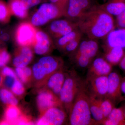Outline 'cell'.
<instances>
[{
	"label": "cell",
	"mask_w": 125,
	"mask_h": 125,
	"mask_svg": "<svg viewBox=\"0 0 125 125\" xmlns=\"http://www.w3.org/2000/svg\"><path fill=\"white\" fill-rule=\"evenodd\" d=\"M0 38L2 41H7L9 39V36L8 34H3L0 37Z\"/></svg>",
	"instance_id": "ab89813d"
},
{
	"label": "cell",
	"mask_w": 125,
	"mask_h": 125,
	"mask_svg": "<svg viewBox=\"0 0 125 125\" xmlns=\"http://www.w3.org/2000/svg\"><path fill=\"white\" fill-rule=\"evenodd\" d=\"M27 10L40 4L42 0H22Z\"/></svg>",
	"instance_id": "836d02e7"
},
{
	"label": "cell",
	"mask_w": 125,
	"mask_h": 125,
	"mask_svg": "<svg viewBox=\"0 0 125 125\" xmlns=\"http://www.w3.org/2000/svg\"><path fill=\"white\" fill-rule=\"evenodd\" d=\"M89 94L90 106L92 118L97 125H101L104 119L102 111L100 107L97 98Z\"/></svg>",
	"instance_id": "7402d4cb"
},
{
	"label": "cell",
	"mask_w": 125,
	"mask_h": 125,
	"mask_svg": "<svg viewBox=\"0 0 125 125\" xmlns=\"http://www.w3.org/2000/svg\"><path fill=\"white\" fill-rule=\"evenodd\" d=\"M85 82L90 93L97 98L106 97L108 86V76L87 78Z\"/></svg>",
	"instance_id": "8fae6325"
},
{
	"label": "cell",
	"mask_w": 125,
	"mask_h": 125,
	"mask_svg": "<svg viewBox=\"0 0 125 125\" xmlns=\"http://www.w3.org/2000/svg\"><path fill=\"white\" fill-rule=\"evenodd\" d=\"M100 6L111 15L117 16L125 9V0H107Z\"/></svg>",
	"instance_id": "ffe728a7"
},
{
	"label": "cell",
	"mask_w": 125,
	"mask_h": 125,
	"mask_svg": "<svg viewBox=\"0 0 125 125\" xmlns=\"http://www.w3.org/2000/svg\"><path fill=\"white\" fill-rule=\"evenodd\" d=\"M83 35L79 36L69 43L62 49L65 54H71L74 52L78 48L82 40Z\"/></svg>",
	"instance_id": "f1b7e54d"
},
{
	"label": "cell",
	"mask_w": 125,
	"mask_h": 125,
	"mask_svg": "<svg viewBox=\"0 0 125 125\" xmlns=\"http://www.w3.org/2000/svg\"><path fill=\"white\" fill-rule=\"evenodd\" d=\"M63 16L58 7L51 2L42 4L32 16L31 23L35 26L46 24L50 21L55 19Z\"/></svg>",
	"instance_id": "8992f818"
},
{
	"label": "cell",
	"mask_w": 125,
	"mask_h": 125,
	"mask_svg": "<svg viewBox=\"0 0 125 125\" xmlns=\"http://www.w3.org/2000/svg\"><path fill=\"white\" fill-rule=\"evenodd\" d=\"M2 73L5 76H10L15 79L18 78L15 72L9 67H4L2 70Z\"/></svg>",
	"instance_id": "e575fe53"
},
{
	"label": "cell",
	"mask_w": 125,
	"mask_h": 125,
	"mask_svg": "<svg viewBox=\"0 0 125 125\" xmlns=\"http://www.w3.org/2000/svg\"><path fill=\"white\" fill-rule=\"evenodd\" d=\"M108 86L106 97L115 105L124 99L121 89L122 79L118 73L112 72L108 75Z\"/></svg>",
	"instance_id": "30bf717a"
},
{
	"label": "cell",
	"mask_w": 125,
	"mask_h": 125,
	"mask_svg": "<svg viewBox=\"0 0 125 125\" xmlns=\"http://www.w3.org/2000/svg\"><path fill=\"white\" fill-rule=\"evenodd\" d=\"M33 57V53L28 46L22 47L19 53L13 60V64L16 67H23L27 66L31 62Z\"/></svg>",
	"instance_id": "d6986e66"
},
{
	"label": "cell",
	"mask_w": 125,
	"mask_h": 125,
	"mask_svg": "<svg viewBox=\"0 0 125 125\" xmlns=\"http://www.w3.org/2000/svg\"><path fill=\"white\" fill-rule=\"evenodd\" d=\"M99 50V45L96 40L88 39L82 40L77 49L71 54V56L76 65L81 68H88Z\"/></svg>",
	"instance_id": "277c9868"
},
{
	"label": "cell",
	"mask_w": 125,
	"mask_h": 125,
	"mask_svg": "<svg viewBox=\"0 0 125 125\" xmlns=\"http://www.w3.org/2000/svg\"><path fill=\"white\" fill-rule=\"evenodd\" d=\"M102 0L103 1L104 3V2H106L107 0Z\"/></svg>",
	"instance_id": "b9f144b4"
},
{
	"label": "cell",
	"mask_w": 125,
	"mask_h": 125,
	"mask_svg": "<svg viewBox=\"0 0 125 125\" xmlns=\"http://www.w3.org/2000/svg\"><path fill=\"white\" fill-rule=\"evenodd\" d=\"M6 78L5 80V84L7 87L10 88L12 85H13L15 80L17 79V78L15 79V78L10 77V76H6Z\"/></svg>",
	"instance_id": "8d00e7d4"
},
{
	"label": "cell",
	"mask_w": 125,
	"mask_h": 125,
	"mask_svg": "<svg viewBox=\"0 0 125 125\" xmlns=\"http://www.w3.org/2000/svg\"><path fill=\"white\" fill-rule=\"evenodd\" d=\"M77 28L76 22L67 19L53 21L50 24L49 27L50 32L56 39Z\"/></svg>",
	"instance_id": "7c38bea8"
},
{
	"label": "cell",
	"mask_w": 125,
	"mask_h": 125,
	"mask_svg": "<svg viewBox=\"0 0 125 125\" xmlns=\"http://www.w3.org/2000/svg\"><path fill=\"white\" fill-rule=\"evenodd\" d=\"M37 103L41 115L47 109L54 107L64 108L59 97L46 88L39 92L37 97Z\"/></svg>",
	"instance_id": "9c48e42d"
},
{
	"label": "cell",
	"mask_w": 125,
	"mask_h": 125,
	"mask_svg": "<svg viewBox=\"0 0 125 125\" xmlns=\"http://www.w3.org/2000/svg\"><path fill=\"white\" fill-rule=\"evenodd\" d=\"M36 42L34 48V52L38 55H43L50 51L52 46L51 40L46 33L42 31L36 32Z\"/></svg>",
	"instance_id": "e0dca14e"
},
{
	"label": "cell",
	"mask_w": 125,
	"mask_h": 125,
	"mask_svg": "<svg viewBox=\"0 0 125 125\" xmlns=\"http://www.w3.org/2000/svg\"><path fill=\"white\" fill-rule=\"evenodd\" d=\"M64 108H51L41 115L36 124L39 125H61L65 123L67 114Z\"/></svg>",
	"instance_id": "ba28073f"
},
{
	"label": "cell",
	"mask_w": 125,
	"mask_h": 125,
	"mask_svg": "<svg viewBox=\"0 0 125 125\" xmlns=\"http://www.w3.org/2000/svg\"><path fill=\"white\" fill-rule=\"evenodd\" d=\"M116 24L118 28H125V9L121 13L116 16Z\"/></svg>",
	"instance_id": "d6a6232c"
},
{
	"label": "cell",
	"mask_w": 125,
	"mask_h": 125,
	"mask_svg": "<svg viewBox=\"0 0 125 125\" xmlns=\"http://www.w3.org/2000/svg\"><path fill=\"white\" fill-rule=\"evenodd\" d=\"M10 89L12 93L17 96H21L25 92V88L22 83L18 78L15 80Z\"/></svg>",
	"instance_id": "f546056e"
},
{
	"label": "cell",
	"mask_w": 125,
	"mask_h": 125,
	"mask_svg": "<svg viewBox=\"0 0 125 125\" xmlns=\"http://www.w3.org/2000/svg\"><path fill=\"white\" fill-rule=\"evenodd\" d=\"M7 15V10L4 4L0 1V21L5 19Z\"/></svg>",
	"instance_id": "d590c367"
},
{
	"label": "cell",
	"mask_w": 125,
	"mask_h": 125,
	"mask_svg": "<svg viewBox=\"0 0 125 125\" xmlns=\"http://www.w3.org/2000/svg\"><path fill=\"white\" fill-rule=\"evenodd\" d=\"M50 2L55 5L62 11L64 16V13L67 7L69 0H49Z\"/></svg>",
	"instance_id": "4dcf8cb0"
},
{
	"label": "cell",
	"mask_w": 125,
	"mask_h": 125,
	"mask_svg": "<svg viewBox=\"0 0 125 125\" xmlns=\"http://www.w3.org/2000/svg\"><path fill=\"white\" fill-rule=\"evenodd\" d=\"M123 108V111H124V116H125V107Z\"/></svg>",
	"instance_id": "60d3db41"
},
{
	"label": "cell",
	"mask_w": 125,
	"mask_h": 125,
	"mask_svg": "<svg viewBox=\"0 0 125 125\" xmlns=\"http://www.w3.org/2000/svg\"><path fill=\"white\" fill-rule=\"evenodd\" d=\"M75 22L83 35L96 40L105 38L115 27L113 16L97 4L81 16Z\"/></svg>",
	"instance_id": "6da1fadb"
},
{
	"label": "cell",
	"mask_w": 125,
	"mask_h": 125,
	"mask_svg": "<svg viewBox=\"0 0 125 125\" xmlns=\"http://www.w3.org/2000/svg\"><path fill=\"white\" fill-rule=\"evenodd\" d=\"M101 125H125V118L123 108L114 107L108 116L103 121Z\"/></svg>",
	"instance_id": "44dd1931"
},
{
	"label": "cell",
	"mask_w": 125,
	"mask_h": 125,
	"mask_svg": "<svg viewBox=\"0 0 125 125\" xmlns=\"http://www.w3.org/2000/svg\"><path fill=\"white\" fill-rule=\"evenodd\" d=\"M119 66L122 70L125 71V52L123 58L119 64Z\"/></svg>",
	"instance_id": "74e56055"
},
{
	"label": "cell",
	"mask_w": 125,
	"mask_h": 125,
	"mask_svg": "<svg viewBox=\"0 0 125 125\" xmlns=\"http://www.w3.org/2000/svg\"><path fill=\"white\" fill-rule=\"evenodd\" d=\"M97 99L105 119L108 116L112 110L115 107V105L106 97L102 98H97Z\"/></svg>",
	"instance_id": "83f0119b"
},
{
	"label": "cell",
	"mask_w": 125,
	"mask_h": 125,
	"mask_svg": "<svg viewBox=\"0 0 125 125\" xmlns=\"http://www.w3.org/2000/svg\"><path fill=\"white\" fill-rule=\"evenodd\" d=\"M83 80L75 71L66 73L64 84L59 97L65 109L69 114Z\"/></svg>",
	"instance_id": "5b68a950"
},
{
	"label": "cell",
	"mask_w": 125,
	"mask_h": 125,
	"mask_svg": "<svg viewBox=\"0 0 125 125\" xmlns=\"http://www.w3.org/2000/svg\"><path fill=\"white\" fill-rule=\"evenodd\" d=\"M63 66L62 58L52 56L43 57L33 66V76L38 86L44 85L52 74Z\"/></svg>",
	"instance_id": "3957f363"
},
{
	"label": "cell",
	"mask_w": 125,
	"mask_h": 125,
	"mask_svg": "<svg viewBox=\"0 0 125 125\" xmlns=\"http://www.w3.org/2000/svg\"><path fill=\"white\" fill-rule=\"evenodd\" d=\"M6 117L9 121L16 124L21 116V112L16 105H10L6 112Z\"/></svg>",
	"instance_id": "484cf974"
},
{
	"label": "cell",
	"mask_w": 125,
	"mask_h": 125,
	"mask_svg": "<svg viewBox=\"0 0 125 125\" xmlns=\"http://www.w3.org/2000/svg\"><path fill=\"white\" fill-rule=\"evenodd\" d=\"M10 3L11 10L16 16L21 18L26 17L28 10L22 0H11Z\"/></svg>",
	"instance_id": "cb8c5ba5"
},
{
	"label": "cell",
	"mask_w": 125,
	"mask_h": 125,
	"mask_svg": "<svg viewBox=\"0 0 125 125\" xmlns=\"http://www.w3.org/2000/svg\"><path fill=\"white\" fill-rule=\"evenodd\" d=\"M64 67L61 68L52 75L47 80L45 85L46 88L51 91L59 97L65 78Z\"/></svg>",
	"instance_id": "9a60e30c"
},
{
	"label": "cell",
	"mask_w": 125,
	"mask_h": 125,
	"mask_svg": "<svg viewBox=\"0 0 125 125\" xmlns=\"http://www.w3.org/2000/svg\"><path fill=\"white\" fill-rule=\"evenodd\" d=\"M15 72L20 80L24 83L29 82L33 76L32 70L27 66L16 67Z\"/></svg>",
	"instance_id": "d4e9b609"
},
{
	"label": "cell",
	"mask_w": 125,
	"mask_h": 125,
	"mask_svg": "<svg viewBox=\"0 0 125 125\" xmlns=\"http://www.w3.org/2000/svg\"><path fill=\"white\" fill-rule=\"evenodd\" d=\"M96 4L94 0H69L64 16L75 22L80 17Z\"/></svg>",
	"instance_id": "52a82bcc"
},
{
	"label": "cell",
	"mask_w": 125,
	"mask_h": 125,
	"mask_svg": "<svg viewBox=\"0 0 125 125\" xmlns=\"http://www.w3.org/2000/svg\"><path fill=\"white\" fill-rule=\"evenodd\" d=\"M0 99L2 102L9 105H17L18 101L10 91L6 89L0 90Z\"/></svg>",
	"instance_id": "4316f807"
},
{
	"label": "cell",
	"mask_w": 125,
	"mask_h": 125,
	"mask_svg": "<svg viewBox=\"0 0 125 125\" xmlns=\"http://www.w3.org/2000/svg\"><path fill=\"white\" fill-rule=\"evenodd\" d=\"M121 89L122 94H123L125 97V78L122 79Z\"/></svg>",
	"instance_id": "f35d334b"
},
{
	"label": "cell",
	"mask_w": 125,
	"mask_h": 125,
	"mask_svg": "<svg viewBox=\"0 0 125 125\" xmlns=\"http://www.w3.org/2000/svg\"><path fill=\"white\" fill-rule=\"evenodd\" d=\"M69 114L70 125H97L91 115L89 92L85 81H82Z\"/></svg>",
	"instance_id": "7a4b0ae2"
},
{
	"label": "cell",
	"mask_w": 125,
	"mask_h": 125,
	"mask_svg": "<svg viewBox=\"0 0 125 125\" xmlns=\"http://www.w3.org/2000/svg\"><path fill=\"white\" fill-rule=\"evenodd\" d=\"M82 35H83V33L79 29H76L69 33L56 39V46L58 49L62 51L65 46L71 41Z\"/></svg>",
	"instance_id": "603a6c76"
},
{
	"label": "cell",
	"mask_w": 125,
	"mask_h": 125,
	"mask_svg": "<svg viewBox=\"0 0 125 125\" xmlns=\"http://www.w3.org/2000/svg\"><path fill=\"white\" fill-rule=\"evenodd\" d=\"M10 59V56L7 51H2L0 52V67H3L7 64Z\"/></svg>",
	"instance_id": "1f68e13d"
},
{
	"label": "cell",
	"mask_w": 125,
	"mask_h": 125,
	"mask_svg": "<svg viewBox=\"0 0 125 125\" xmlns=\"http://www.w3.org/2000/svg\"><path fill=\"white\" fill-rule=\"evenodd\" d=\"M106 38L105 47H118L125 48V28H119L111 31Z\"/></svg>",
	"instance_id": "2e32d148"
},
{
	"label": "cell",
	"mask_w": 125,
	"mask_h": 125,
	"mask_svg": "<svg viewBox=\"0 0 125 125\" xmlns=\"http://www.w3.org/2000/svg\"><path fill=\"white\" fill-rule=\"evenodd\" d=\"M88 68L87 78L108 76L112 72V66L103 57H98L94 58Z\"/></svg>",
	"instance_id": "4fadbf2b"
},
{
	"label": "cell",
	"mask_w": 125,
	"mask_h": 125,
	"mask_svg": "<svg viewBox=\"0 0 125 125\" xmlns=\"http://www.w3.org/2000/svg\"><path fill=\"white\" fill-rule=\"evenodd\" d=\"M124 49L118 47H105L103 57L111 65L119 64L125 55Z\"/></svg>",
	"instance_id": "ac0fdd59"
},
{
	"label": "cell",
	"mask_w": 125,
	"mask_h": 125,
	"mask_svg": "<svg viewBox=\"0 0 125 125\" xmlns=\"http://www.w3.org/2000/svg\"><path fill=\"white\" fill-rule=\"evenodd\" d=\"M36 32L32 26L27 23L20 25L16 33V41L22 47L28 46L34 42Z\"/></svg>",
	"instance_id": "5bb4252c"
}]
</instances>
